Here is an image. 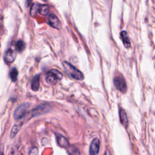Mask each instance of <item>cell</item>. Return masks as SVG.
<instances>
[{"label":"cell","mask_w":155,"mask_h":155,"mask_svg":"<svg viewBox=\"0 0 155 155\" xmlns=\"http://www.w3.org/2000/svg\"><path fill=\"white\" fill-rule=\"evenodd\" d=\"M62 65L65 71L70 78L79 81L82 80L84 79L83 73L69 62L64 61L63 62Z\"/></svg>","instance_id":"cell-1"},{"label":"cell","mask_w":155,"mask_h":155,"mask_svg":"<svg viewBox=\"0 0 155 155\" xmlns=\"http://www.w3.org/2000/svg\"><path fill=\"white\" fill-rule=\"evenodd\" d=\"M63 75L61 71L56 69H51L47 73L45 79L48 84L51 85L56 84L62 79Z\"/></svg>","instance_id":"cell-2"},{"label":"cell","mask_w":155,"mask_h":155,"mask_svg":"<svg viewBox=\"0 0 155 155\" xmlns=\"http://www.w3.org/2000/svg\"><path fill=\"white\" fill-rule=\"evenodd\" d=\"M29 103H23L18 106L14 112V117L16 120L22 119L28 113L30 108Z\"/></svg>","instance_id":"cell-3"},{"label":"cell","mask_w":155,"mask_h":155,"mask_svg":"<svg viewBox=\"0 0 155 155\" xmlns=\"http://www.w3.org/2000/svg\"><path fill=\"white\" fill-rule=\"evenodd\" d=\"M114 84L117 90L122 93H125L127 90L126 81L122 74L116 75L114 78Z\"/></svg>","instance_id":"cell-4"},{"label":"cell","mask_w":155,"mask_h":155,"mask_svg":"<svg viewBox=\"0 0 155 155\" xmlns=\"http://www.w3.org/2000/svg\"><path fill=\"white\" fill-rule=\"evenodd\" d=\"M50 110H51V108L50 107L49 105L42 104V105H38L32 110L31 116L33 117L38 116L39 115H41L42 114L48 112Z\"/></svg>","instance_id":"cell-5"},{"label":"cell","mask_w":155,"mask_h":155,"mask_svg":"<svg viewBox=\"0 0 155 155\" xmlns=\"http://www.w3.org/2000/svg\"><path fill=\"white\" fill-rule=\"evenodd\" d=\"M16 48H9L5 53L4 56V61L7 63H12L13 62L16 56Z\"/></svg>","instance_id":"cell-6"},{"label":"cell","mask_w":155,"mask_h":155,"mask_svg":"<svg viewBox=\"0 0 155 155\" xmlns=\"http://www.w3.org/2000/svg\"><path fill=\"white\" fill-rule=\"evenodd\" d=\"M100 149V140L98 138H94L90 146V155H97Z\"/></svg>","instance_id":"cell-7"},{"label":"cell","mask_w":155,"mask_h":155,"mask_svg":"<svg viewBox=\"0 0 155 155\" xmlns=\"http://www.w3.org/2000/svg\"><path fill=\"white\" fill-rule=\"evenodd\" d=\"M48 22L52 27L54 28H56V29L61 28V22L59 19L58 18V17L54 14H51L48 16Z\"/></svg>","instance_id":"cell-8"},{"label":"cell","mask_w":155,"mask_h":155,"mask_svg":"<svg viewBox=\"0 0 155 155\" xmlns=\"http://www.w3.org/2000/svg\"><path fill=\"white\" fill-rule=\"evenodd\" d=\"M119 119L121 124L125 128H127L128 125V120L125 111L122 108H120L119 110Z\"/></svg>","instance_id":"cell-9"},{"label":"cell","mask_w":155,"mask_h":155,"mask_svg":"<svg viewBox=\"0 0 155 155\" xmlns=\"http://www.w3.org/2000/svg\"><path fill=\"white\" fill-rule=\"evenodd\" d=\"M56 139L58 145L63 148H67L69 146L68 140L63 136L58 134L56 136Z\"/></svg>","instance_id":"cell-10"},{"label":"cell","mask_w":155,"mask_h":155,"mask_svg":"<svg viewBox=\"0 0 155 155\" xmlns=\"http://www.w3.org/2000/svg\"><path fill=\"white\" fill-rule=\"evenodd\" d=\"M120 37L122 38V40L123 41L125 47L127 48H130L131 47V43H130L127 32L125 31H122V32H120Z\"/></svg>","instance_id":"cell-11"},{"label":"cell","mask_w":155,"mask_h":155,"mask_svg":"<svg viewBox=\"0 0 155 155\" xmlns=\"http://www.w3.org/2000/svg\"><path fill=\"white\" fill-rule=\"evenodd\" d=\"M40 76L39 74L36 75L31 81V88L32 90L35 91H37L39 88V82H40Z\"/></svg>","instance_id":"cell-12"},{"label":"cell","mask_w":155,"mask_h":155,"mask_svg":"<svg viewBox=\"0 0 155 155\" xmlns=\"http://www.w3.org/2000/svg\"><path fill=\"white\" fill-rule=\"evenodd\" d=\"M22 123L20 122V123L16 124H15L13 125V127L12 128V130H11V132H10V138H12V139L17 134V133H18V131L21 129V128L22 127Z\"/></svg>","instance_id":"cell-13"},{"label":"cell","mask_w":155,"mask_h":155,"mask_svg":"<svg viewBox=\"0 0 155 155\" xmlns=\"http://www.w3.org/2000/svg\"><path fill=\"white\" fill-rule=\"evenodd\" d=\"M25 47V44L24 42L22 40H19L16 44L15 48L19 52L22 51L24 50Z\"/></svg>","instance_id":"cell-14"},{"label":"cell","mask_w":155,"mask_h":155,"mask_svg":"<svg viewBox=\"0 0 155 155\" xmlns=\"http://www.w3.org/2000/svg\"><path fill=\"white\" fill-rule=\"evenodd\" d=\"M40 7V4H38L37 3H35L32 5L31 8H30V15L31 16H34L39 11Z\"/></svg>","instance_id":"cell-15"},{"label":"cell","mask_w":155,"mask_h":155,"mask_svg":"<svg viewBox=\"0 0 155 155\" xmlns=\"http://www.w3.org/2000/svg\"><path fill=\"white\" fill-rule=\"evenodd\" d=\"M18 71L16 68H13L10 72V76L12 81L15 82L17 80Z\"/></svg>","instance_id":"cell-16"},{"label":"cell","mask_w":155,"mask_h":155,"mask_svg":"<svg viewBox=\"0 0 155 155\" xmlns=\"http://www.w3.org/2000/svg\"><path fill=\"white\" fill-rule=\"evenodd\" d=\"M39 11V12L41 15H45V16L47 15L48 13V5H45V4L40 5Z\"/></svg>","instance_id":"cell-17"},{"label":"cell","mask_w":155,"mask_h":155,"mask_svg":"<svg viewBox=\"0 0 155 155\" xmlns=\"http://www.w3.org/2000/svg\"><path fill=\"white\" fill-rule=\"evenodd\" d=\"M68 153L70 155H80V152L79 150L76 148H71L68 150Z\"/></svg>","instance_id":"cell-18"},{"label":"cell","mask_w":155,"mask_h":155,"mask_svg":"<svg viewBox=\"0 0 155 155\" xmlns=\"http://www.w3.org/2000/svg\"><path fill=\"white\" fill-rule=\"evenodd\" d=\"M39 151L37 147H33L28 153V155H38Z\"/></svg>","instance_id":"cell-19"},{"label":"cell","mask_w":155,"mask_h":155,"mask_svg":"<svg viewBox=\"0 0 155 155\" xmlns=\"http://www.w3.org/2000/svg\"><path fill=\"white\" fill-rule=\"evenodd\" d=\"M9 155H18V153L17 150L15 148H12L10 152Z\"/></svg>","instance_id":"cell-20"},{"label":"cell","mask_w":155,"mask_h":155,"mask_svg":"<svg viewBox=\"0 0 155 155\" xmlns=\"http://www.w3.org/2000/svg\"><path fill=\"white\" fill-rule=\"evenodd\" d=\"M105 155H111V154H110V153H109V151H107L105 152Z\"/></svg>","instance_id":"cell-21"},{"label":"cell","mask_w":155,"mask_h":155,"mask_svg":"<svg viewBox=\"0 0 155 155\" xmlns=\"http://www.w3.org/2000/svg\"><path fill=\"white\" fill-rule=\"evenodd\" d=\"M0 155H4V153L2 151H0Z\"/></svg>","instance_id":"cell-22"},{"label":"cell","mask_w":155,"mask_h":155,"mask_svg":"<svg viewBox=\"0 0 155 155\" xmlns=\"http://www.w3.org/2000/svg\"><path fill=\"white\" fill-rule=\"evenodd\" d=\"M42 1H45V0H42Z\"/></svg>","instance_id":"cell-23"}]
</instances>
